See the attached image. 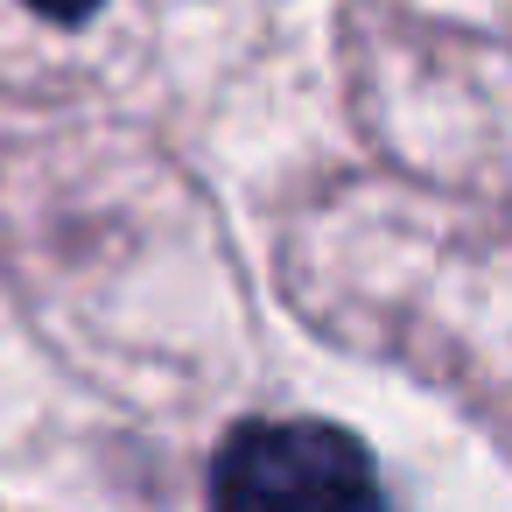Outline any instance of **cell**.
<instances>
[{"instance_id": "cell-1", "label": "cell", "mask_w": 512, "mask_h": 512, "mask_svg": "<svg viewBox=\"0 0 512 512\" xmlns=\"http://www.w3.org/2000/svg\"><path fill=\"white\" fill-rule=\"evenodd\" d=\"M211 512H400L337 421H246L211 456Z\"/></svg>"}, {"instance_id": "cell-2", "label": "cell", "mask_w": 512, "mask_h": 512, "mask_svg": "<svg viewBox=\"0 0 512 512\" xmlns=\"http://www.w3.org/2000/svg\"><path fill=\"white\" fill-rule=\"evenodd\" d=\"M8 8L29 22V29H43V36H92L99 22H106V8L113 0H8Z\"/></svg>"}]
</instances>
